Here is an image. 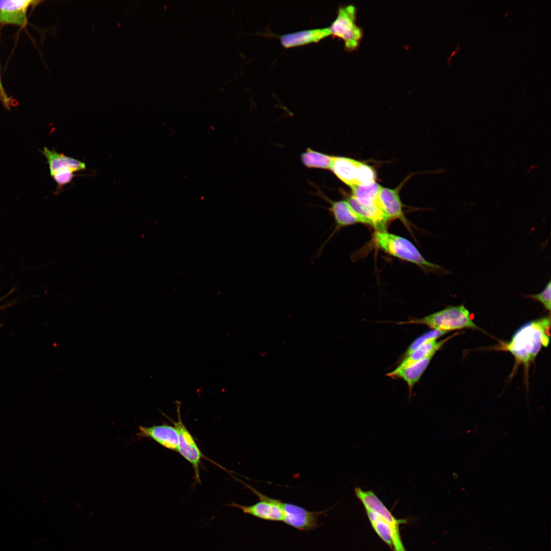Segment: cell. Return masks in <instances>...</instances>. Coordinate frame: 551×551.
I'll return each instance as SVG.
<instances>
[{
    "instance_id": "cell-1",
    "label": "cell",
    "mask_w": 551,
    "mask_h": 551,
    "mask_svg": "<svg viewBox=\"0 0 551 551\" xmlns=\"http://www.w3.org/2000/svg\"><path fill=\"white\" fill-rule=\"evenodd\" d=\"M550 317L525 323L514 334L505 346L519 362L528 364L534 359L542 346L549 342Z\"/></svg>"
},
{
    "instance_id": "cell-2",
    "label": "cell",
    "mask_w": 551,
    "mask_h": 551,
    "mask_svg": "<svg viewBox=\"0 0 551 551\" xmlns=\"http://www.w3.org/2000/svg\"><path fill=\"white\" fill-rule=\"evenodd\" d=\"M372 242L376 247L387 254L421 268L436 271L442 270L439 265L426 260L410 240L387 230L375 231Z\"/></svg>"
},
{
    "instance_id": "cell-3",
    "label": "cell",
    "mask_w": 551,
    "mask_h": 551,
    "mask_svg": "<svg viewBox=\"0 0 551 551\" xmlns=\"http://www.w3.org/2000/svg\"><path fill=\"white\" fill-rule=\"evenodd\" d=\"M397 323L424 324L432 329L446 332L466 328L481 329L472 320L469 311L464 305L448 306L424 317Z\"/></svg>"
},
{
    "instance_id": "cell-4",
    "label": "cell",
    "mask_w": 551,
    "mask_h": 551,
    "mask_svg": "<svg viewBox=\"0 0 551 551\" xmlns=\"http://www.w3.org/2000/svg\"><path fill=\"white\" fill-rule=\"evenodd\" d=\"M356 14L354 5L341 6L335 19L328 27L330 35L342 40L348 52L358 48L363 35L362 29L356 23Z\"/></svg>"
},
{
    "instance_id": "cell-5",
    "label": "cell",
    "mask_w": 551,
    "mask_h": 551,
    "mask_svg": "<svg viewBox=\"0 0 551 551\" xmlns=\"http://www.w3.org/2000/svg\"><path fill=\"white\" fill-rule=\"evenodd\" d=\"M355 492L365 509L378 514L388 525L391 532L394 551H406L399 533V521L393 516L373 491H364L360 487H356Z\"/></svg>"
},
{
    "instance_id": "cell-6",
    "label": "cell",
    "mask_w": 551,
    "mask_h": 551,
    "mask_svg": "<svg viewBox=\"0 0 551 551\" xmlns=\"http://www.w3.org/2000/svg\"><path fill=\"white\" fill-rule=\"evenodd\" d=\"M177 408V421L174 422L179 438L178 452L192 466L195 478L200 483L199 465L204 455L198 447L193 437L184 424L180 413V405Z\"/></svg>"
},
{
    "instance_id": "cell-7",
    "label": "cell",
    "mask_w": 551,
    "mask_h": 551,
    "mask_svg": "<svg viewBox=\"0 0 551 551\" xmlns=\"http://www.w3.org/2000/svg\"><path fill=\"white\" fill-rule=\"evenodd\" d=\"M255 494L259 497L260 501L257 503L245 506L232 503L227 505L228 506L235 507L247 514L255 517L272 521H283V512L278 503V499L269 497L264 495L256 489L246 484H244Z\"/></svg>"
},
{
    "instance_id": "cell-8",
    "label": "cell",
    "mask_w": 551,
    "mask_h": 551,
    "mask_svg": "<svg viewBox=\"0 0 551 551\" xmlns=\"http://www.w3.org/2000/svg\"><path fill=\"white\" fill-rule=\"evenodd\" d=\"M321 196L330 204V207L328 209L334 218L335 227L329 237L319 247L317 253V257L322 252L324 247L340 230L357 223H363L361 219L344 199L334 201L326 197L325 195L321 194Z\"/></svg>"
},
{
    "instance_id": "cell-9",
    "label": "cell",
    "mask_w": 551,
    "mask_h": 551,
    "mask_svg": "<svg viewBox=\"0 0 551 551\" xmlns=\"http://www.w3.org/2000/svg\"><path fill=\"white\" fill-rule=\"evenodd\" d=\"M41 1H0V24L24 27L27 23L29 8L41 3Z\"/></svg>"
},
{
    "instance_id": "cell-10",
    "label": "cell",
    "mask_w": 551,
    "mask_h": 551,
    "mask_svg": "<svg viewBox=\"0 0 551 551\" xmlns=\"http://www.w3.org/2000/svg\"><path fill=\"white\" fill-rule=\"evenodd\" d=\"M278 503L284 514V520L287 524L301 530H309L317 525L318 515L322 512H312L291 504L282 502Z\"/></svg>"
},
{
    "instance_id": "cell-11",
    "label": "cell",
    "mask_w": 551,
    "mask_h": 551,
    "mask_svg": "<svg viewBox=\"0 0 551 551\" xmlns=\"http://www.w3.org/2000/svg\"><path fill=\"white\" fill-rule=\"evenodd\" d=\"M138 429L136 440L151 438L167 449L178 452L179 438L174 427L167 424L151 427L139 425Z\"/></svg>"
},
{
    "instance_id": "cell-12",
    "label": "cell",
    "mask_w": 551,
    "mask_h": 551,
    "mask_svg": "<svg viewBox=\"0 0 551 551\" xmlns=\"http://www.w3.org/2000/svg\"><path fill=\"white\" fill-rule=\"evenodd\" d=\"M400 185L394 189L382 187L379 195V204L390 221L398 219L408 226V220L405 216L399 195Z\"/></svg>"
},
{
    "instance_id": "cell-13",
    "label": "cell",
    "mask_w": 551,
    "mask_h": 551,
    "mask_svg": "<svg viewBox=\"0 0 551 551\" xmlns=\"http://www.w3.org/2000/svg\"><path fill=\"white\" fill-rule=\"evenodd\" d=\"M330 36L328 28L299 31L279 36L280 42L286 48L317 42Z\"/></svg>"
},
{
    "instance_id": "cell-14",
    "label": "cell",
    "mask_w": 551,
    "mask_h": 551,
    "mask_svg": "<svg viewBox=\"0 0 551 551\" xmlns=\"http://www.w3.org/2000/svg\"><path fill=\"white\" fill-rule=\"evenodd\" d=\"M360 161L344 157L333 156L330 170L351 188L357 185Z\"/></svg>"
},
{
    "instance_id": "cell-15",
    "label": "cell",
    "mask_w": 551,
    "mask_h": 551,
    "mask_svg": "<svg viewBox=\"0 0 551 551\" xmlns=\"http://www.w3.org/2000/svg\"><path fill=\"white\" fill-rule=\"evenodd\" d=\"M40 152L47 160L51 176L65 169L72 170L76 172L86 169L84 162L59 153L54 148L49 149L45 146Z\"/></svg>"
},
{
    "instance_id": "cell-16",
    "label": "cell",
    "mask_w": 551,
    "mask_h": 551,
    "mask_svg": "<svg viewBox=\"0 0 551 551\" xmlns=\"http://www.w3.org/2000/svg\"><path fill=\"white\" fill-rule=\"evenodd\" d=\"M433 356H429L406 368L398 370L394 369L388 373L387 376L394 379H403L407 383L409 391L411 392L414 385L419 381Z\"/></svg>"
},
{
    "instance_id": "cell-17",
    "label": "cell",
    "mask_w": 551,
    "mask_h": 551,
    "mask_svg": "<svg viewBox=\"0 0 551 551\" xmlns=\"http://www.w3.org/2000/svg\"><path fill=\"white\" fill-rule=\"evenodd\" d=\"M454 335L440 341L437 340L429 341L414 350L409 356L404 357L396 370L408 367L429 356H434L442 345Z\"/></svg>"
},
{
    "instance_id": "cell-18",
    "label": "cell",
    "mask_w": 551,
    "mask_h": 551,
    "mask_svg": "<svg viewBox=\"0 0 551 551\" xmlns=\"http://www.w3.org/2000/svg\"><path fill=\"white\" fill-rule=\"evenodd\" d=\"M381 188L382 186L375 181L367 184L357 185L351 188V195L363 205L380 206L379 195Z\"/></svg>"
},
{
    "instance_id": "cell-19",
    "label": "cell",
    "mask_w": 551,
    "mask_h": 551,
    "mask_svg": "<svg viewBox=\"0 0 551 551\" xmlns=\"http://www.w3.org/2000/svg\"><path fill=\"white\" fill-rule=\"evenodd\" d=\"M301 159L303 163L308 168L330 169L333 156L309 148L302 154Z\"/></svg>"
},
{
    "instance_id": "cell-20",
    "label": "cell",
    "mask_w": 551,
    "mask_h": 551,
    "mask_svg": "<svg viewBox=\"0 0 551 551\" xmlns=\"http://www.w3.org/2000/svg\"><path fill=\"white\" fill-rule=\"evenodd\" d=\"M372 528L379 537L389 546H393L391 532L388 525L377 513L366 509Z\"/></svg>"
},
{
    "instance_id": "cell-21",
    "label": "cell",
    "mask_w": 551,
    "mask_h": 551,
    "mask_svg": "<svg viewBox=\"0 0 551 551\" xmlns=\"http://www.w3.org/2000/svg\"><path fill=\"white\" fill-rule=\"evenodd\" d=\"M447 332L436 329H432L419 336L415 339L408 347L405 357L409 356L414 350L423 344L431 340H437L438 338L447 333Z\"/></svg>"
},
{
    "instance_id": "cell-22",
    "label": "cell",
    "mask_w": 551,
    "mask_h": 551,
    "mask_svg": "<svg viewBox=\"0 0 551 551\" xmlns=\"http://www.w3.org/2000/svg\"><path fill=\"white\" fill-rule=\"evenodd\" d=\"M376 174L373 168L369 165L360 162L357 177V185H365L375 181Z\"/></svg>"
},
{
    "instance_id": "cell-23",
    "label": "cell",
    "mask_w": 551,
    "mask_h": 551,
    "mask_svg": "<svg viewBox=\"0 0 551 551\" xmlns=\"http://www.w3.org/2000/svg\"><path fill=\"white\" fill-rule=\"evenodd\" d=\"M75 172L72 170L65 169L52 174L51 176L58 185L57 189L61 190L64 186L70 183L76 176Z\"/></svg>"
},
{
    "instance_id": "cell-24",
    "label": "cell",
    "mask_w": 551,
    "mask_h": 551,
    "mask_svg": "<svg viewBox=\"0 0 551 551\" xmlns=\"http://www.w3.org/2000/svg\"><path fill=\"white\" fill-rule=\"evenodd\" d=\"M550 287L551 283L549 281L545 287L540 293L527 295L528 297L537 300L541 303L544 308L548 311H550Z\"/></svg>"
},
{
    "instance_id": "cell-25",
    "label": "cell",
    "mask_w": 551,
    "mask_h": 551,
    "mask_svg": "<svg viewBox=\"0 0 551 551\" xmlns=\"http://www.w3.org/2000/svg\"><path fill=\"white\" fill-rule=\"evenodd\" d=\"M0 100L3 103L5 107L8 109L10 108V104L11 103V98L9 97L6 93L5 89L3 86L1 74H0Z\"/></svg>"
},
{
    "instance_id": "cell-26",
    "label": "cell",
    "mask_w": 551,
    "mask_h": 551,
    "mask_svg": "<svg viewBox=\"0 0 551 551\" xmlns=\"http://www.w3.org/2000/svg\"><path fill=\"white\" fill-rule=\"evenodd\" d=\"M460 47H461V44H459L458 45H457V46H456V49L454 50L451 53L450 56H449V58H448V59H447V64H448V66H449L450 65L451 60H452V57H453V56H455V55L457 53V52H458V51H459L460 50Z\"/></svg>"
}]
</instances>
